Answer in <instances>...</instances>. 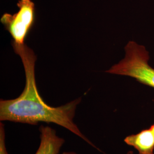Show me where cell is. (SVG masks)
Segmentation results:
<instances>
[{
    "instance_id": "cell-3",
    "label": "cell",
    "mask_w": 154,
    "mask_h": 154,
    "mask_svg": "<svg viewBox=\"0 0 154 154\" xmlns=\"http://www.w3.org/2000/svg\"><path fill=\"white\" fill-rule=\"evenodd\" d=\"M18 11L11 14L5 13L1 22L9 32L14 42L24 44L26 37L35 22V4L32 0H19Z\"/></svg>"
},
{
    "instance_id": "cell-8",
    "label": "cell",
    "mask_w": 154,
    "mask_h": 154,
    "mask_svg": "<svg viewBox=\"0 0 154 154\" xmlns=\"http://www.w3.org/2000/svg\"><path fill=\"white\" fill-rule=\"evenodd\" d=\"M149 128H150V130L152 131V132L154 134V124H152V125L150 126Z\"/></svg>"
},
{
    "instance_id": "cell-5",
    "label": "cell",
    "mask_w": 154,
    "mask_h": 154,
    "mask_svg": "<svg viewBox=\"0 0 154 154\" xmlns=\"http://www.w3.org/2000/svg\"><path fill=\"white\" fill-rule=\"evenodd\" d=\"M124 142L135 149L138 154H154V135L149 128L127 136Z\"/></svg>"
},
{
    "instance_id": "cell-7",
    "label": "cell",
    "mask_w": 154,
    "mask_h": 154,
    "mask_svg": "<svg viewBox=\"0 0 154 154\" xmlns=\"http://www.w3.org/2000/svg\"><path fill=\"white\" fill-rule=\"evenodd\" d=\"M62 154H78L74 151H64Z\"/></svg>"
},
{
    "instance_id": "cell-6",
    "label": "cell",
    "mask_w": 154,
    "mask_h": 154,
    "mask_svg": "<svg viewBox=\"0 0 154 154\" xmlns=\"http://www.w3.org/2000/svg\"><path fill=\"white\" fill-rule=\"evenodd\" d=\"M6 134L5 125L3 122L0 123V154H9L6 146Z\"/></svg>"
},
{
    "instance_id": "cell-1",
    "label": "cell",
    "mask_w": 154,
    "mask_h": 154,
    "mask_svg": "<svg viewBox=\"0 0 154 154\" xmlns=\"http://www.w3.org/2000/svg\"><path fill=\"white\" fill-rule=\"evenodd\" d=\"M11 45L20 57L25 72V86L18 97L0 100V121L11 122L36 126L39 123H54L72 132L83 141L100 150L87 138L74 121L77 106L81 101L78 98L58 107L47 104L39 93L35 76L37 57L33 50L25 44Z\"/></svg>"
},
{
    "instance_id": "cell-9",
    "label": "cell",
    "mask_w": 154,
    "mask_h": 154,
    "mask_svg": "<svg viewBox=\"0 0 154 154\" xmlns=\"http://www.w3.org/2000/svg\"><path fill=\"white\" fill-rule=\"evenodd\" d=\"M127 154H134V152L132 151H129L127 152Z\"/></svg>"
},
{
    "instance_id": "cell-2",
    "label": "cell",
    "mask_w": 154,
    "mask_h": 154,
    "mask_svg": "<svg viewBox=\"0 0 154 154\" xmlns=\"http://www.w3.org/2000/svg\"><path fill=\"white\" fill-rule=\"evenodd\" d=\"M125 57L106 72L131 77L154 88V68L149 63V53L144 46L130 41L125 48Z\"/></svg>"
},
{
    "instance_id": "cell-4",
    "label": "cell",
    "mask_w": 154,
    "mask_h": 154,
    "mask_svg": "<svg viewBox=\"0 0 154 154\" xmlns=\"http://www.w3.org/2000/svg\"><path fill=\"white\" fill-rule=\"evenodd\" d=\"M40 142L35 154H59L65 140L58 135L55 129L49 126L39 127Z\"/></svg>"
}]
</instances>
